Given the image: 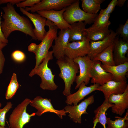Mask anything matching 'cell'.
I'll return each mask as SVG.
<instances>
[{
  "instance_id": "29",
  "label": "cell",
  "mask_w": 128,
  "mask_h": 128,
  "mask_svg": "<svg viewBox=\"0 0 128 128\" xmlns=\"http://www.w3.org/2000/svg\"><path fill=\"white\" fill-rule=\"evenodd\" d=\"M19 86L17 81V75L15 73H13L7 89L5 94L6 99L8 100L12 98L15 94Z\"/></svg>"
},
{
  "instance_id": "2",
  "label": "cell",
  "mask_w": 128,
  "mask_h": 128,
  "mask_svg": "<svg viewBox=\"0 0 128 128\" xmlns=\"http://www.w3.org/2000/svg\"><path fill=\"white\" fill-rule=\"evenodd\" d=\"M56 63L60 70L59 76L63 79L65 83L63 93L67 96L71 94V86L75 81L77 73L79 72V66L73 59L65 55L58 59Z\"/></svg>"
},
{
  "instance_id": "8",
  "label": "cell",
  "mask_w": 128,
  "mask_h": 128,
  "mask_svg": "<svg viewBox=\"0 0 128 128\" xmlns=\"http://www.w3.org/2000/svg\"><path fill=\"white\" fill-rule=\"evenodd\" d=\"M76 0H42L31 7H26L25 9L32 13L40 11H48L53 9L58 11L71 5Z\"/></svg>"
},
{
  "instance_id": "17",
  "label": "cell",
  "mask_w": 128,
  "mask_h": 128,
  "mask_svg": "<svg viewBox=\"0 0 128 128\" xmlns=\"http://www.w3.org/2000/svg\"><path fill=\"white\" fill-rule=\"evenodd\" d=\"M93 61L91 72V82L101 85L112 80V75L103 68L101 66V62L98 61Z\"/></svg>"
},
{
  "instance_id": "41",
  "label": "cell",
  "mask_w": 128,
  "mask_h": 128,
  "mask_svg": "<svg viewBox=\"0 0 128 128\" xmlns=\"http://www.w3.org/2000/svg\"><path fill=\"white\" fill-rule=\"evenodd\" d=\"M0 128H8L7 127H3L0 126Z\"/></svg>"
},
{
  "instance_id": "21",
  "label": "cell",
  "mask_w": 128,
  "mask_h": 128,
  "mask_svg": "<svg viewBox=\"0 0 128 128\" xmlns=\"http://www.w3.org/2000/svg\"><path fill=\"white\" fill-rule=\"evenodd\" d=\"M103 68L112 75V80L116 82L126 80V75L128 71V62L113 66L105 65L101 64Z\"/></svg>"
},
{
  "instance_id": "20",
  "label": "cell",
  "mask_w": 128,
  "mask_h": 128,
  "mask_svg": "<svg viewBox=\"0 0 128 128\" xmlns=\"http://www.w3.org/2000/svg\"><path fill=\"white\" fill-rule=\"evenodd\" d=\"M117 36L114 41L113 52V60L115 65L122 64L128 62L126 56L128 50V42L119 39Z\"/></svg>"
},
{
  "instance_id": "6",
  "label": "cell",
  "mask_w": 128,
  "mask_h": 128,
  "mask_svg": "<svg viewBox=\"0 0 128 128\" xmlns=\"http://www.w3.org/2000/svg\"><path fill=\"white\" fill-rule=\"evenodd\" d=\"M31 100L26 98L14 108L10 115L9 119L11 128H23L25 124L30 122L31 118L35 115V113L29 114L26 109Z\"/></svg>"
},
{
  "instance_id": "14",
  "label": "cell",
  "mask_w": 128,
  "mask_h": 128,
  "mask_svg": "<svg viewBox=\"0 0 128 128\" xmlns=\"http://www.w3.org/2000/svg\"><path fill=\"white\" fill-rule=\"evenodd\" d=\"M117 35L115 32L110 30V34L103 39L96 41H90V49L87 55L92 60L114 42Z\"/></svg>"
},
{
  "instance_id": "37",
  "label": "cell",
  "mask_w": 128,
  "mask_h": 128,
  "mask_svg": "<svg viewBox=\"0 0 128 128\" xmlns=\"http://www.w3.org/2000/svg\"><path fill=\"white\" fill-rule=\"evenodd\" d=\"M1 4H0V5ZM1 22L0 17V43L7 44L8 43V40L4 37L2 32L1 27Z\"/></svg>"
},
{
  "instance_id": "26",
  "label": "cell",
  "mask_w": 128,
  "mask_h": 128,
  "mask_svg": "<svg viewBox=\"0 0 128 128\" xmlns=\"http://www.w3.org/2000/svg\"><path fill=\"white\" fill-rule=\"evenodd\" d=\"M82 7L85 12L90 14H95L101 9V5L104 0H82Z\"/></svg>"
},
{
  "instance_id": "1",
  "label": "cell",
  "mask_w": 128,
  "mask_h": 128,
  "mask_svg": "<svg viewBox=\"0 0 128 128\" xmlns=\"http://www.w3.org/2000/svg\"><path fill=\"white\" fill-rule=\"evenodd\" d=\"M2 9L4 14L2 15L4 20L1 22V27L6 38L7 39L12 32L18 31L29 35L33 40H37L29 20L18 13L14 5L7 3Z\"/></svg>"
},
{
  "instance_id": "32",
  "label": "cell",
  "mask_w": 128,
  "mask_h": 128,
  "mask_svg": "<svg viewBox=\"0 0 128 128\" xmlns=\"http://www.w3.org/2000/svg\"><path fill=\"white\" fill-rule=\"evenodd\" d=\"M117 0H111L108 5L107 8L105 9L101 10L99 13L102 14H110L114 10L116 6Z\"/></svg>"
},
{
  "instance_id": "23",
  "label": "cell",
  "mask_w": 128,
  "mask_h": 128,
  "mask_svg": "<svg viewBox=\"0 0 128 128\" xmlns=\"http://www.w3.org/2000/svg\"><path fill=\"white\" fill-rule=\"evenodd\" d=\"M114 105V104L108 102L107 100H105L102 104L94 110L95 116L93 118L94 125L92 128H95L98 123H101L103 128H106L107 117L105 115L106 112L109 108Z\"/></svg>"
},
{
  "instance_id": "7",
  "label": "cell",
  "mask_w": 128,
  "mask_h": 128,
  "mask_svg": "<svg viewBox=\"0 0 128 128\" xmlns=\"http://www.w3.org/2000/svg\"><path fill=\"white\" fill-rule=\"evenodd\" d=\"M78 65L79 74L77 76L75 81L76 83L75 89L79 88L82 82L86 85L89 83L91 79V72L94 61L87 55L78 57L73 59Z\"/></svg>"
},
{
  "instance_id": "36",
  "label": "cell",
  "mask_w": 128,
  "mask_h": 128,
  "mask_svg": "<svg viewBox=\"0 0 128 128\" xmlns=\"http://www.w3.org/2000/svg\"><path fill=\"white\" fill-rule=\"evenodd\" d=\"M24 0H0V4L9 3L14 5L20 2L23 1Z\"/></svg>"
},
{
  "instance_id": "42",
  "label": "cell",
  "mask_w": 128,
  "mask_h": 128,
  "mask_svg": "<svg viewBox=\"0 0 128 128\" xmlns=\"http://www.w3.org/2000/svg\"><path fill=\"white\" fill-rule=\"evenodd\" d=\"M1 104L0 102V107H1Z\"/></svg>"
},
{
  "instance_id": "39",
  "label": "cell",
  "mask_w": 128,
  "mask_h": 128,
  "mask_svg": "<svg viewBox=\"0 0 128 128\" xmlns=\"http://www.w3.org/2000/svg\"><path fill=\"white\" fill-rule=\"evenodd\" d=\"M126 1V0H117L116 6L120 7H122Z\"/></svg>"
},
{
  "instance_id": "13",
  "label": "cell",
  "mask_w": 128,
  "mask_h": 128,
  "mask_svg": "<svg viewBox=\"0 0 128 128\" xmlns=\"http://www.w3.org/2000/svg\"><path fill=\"white\" fill-rule=\"evenodd\" d=\"M108 101L114 105L111 108L112 112L122 116L128 108V86L123 93L117 95L112 94L109 97Z\"/></svg>"
},
{
  "instance_id": "34",
  "label": "cell",
  "mask_w": 128,
  "mask_h": 128,
  "mask_svg": "<svg viewBox=\"0 0 128 128\" xmlns=\"http://www.w3.org/2000/svg\"><path fill=\"white\" fill-rule=\"evenodd\" d=\"M40 0H26L20 2L17 4L16 6L17 7L20 8H25L26 6L32 7L35 5L40 2Z\"/></svg>"
},
{
  "instance_id": "25",
  "label": "cell",
  "mask_w": 128,
  "mask_h": 128,
  "mask_svg": "<svg viewBox=\"0 0 128 128\" xmlns=\"http://www.w3.org/2000/svg\"><path fill=\"white\" fill-rule=\"evenodd\" d=\"M109 27L101 28H93L90 27L86 28L87 37L91 41H96L102 40L110 33Z\"/></svg>"
},
{
  "instance_id": "4",
  "label": "cell",
  "mask_w": 128,
  "mask_h": 128,
  "mask_svg": "<svg viewBox=\"0 0 128 128\" xmlns=\"http://www.w3.org/2000/svg\"><path fill=\"white\" fill-rule=\"evenodd\" d=\"M46 26L49 29L41 43L37 45L34 54L36 63L34 69L37 68L41 63L47 55L50 48L52 46V43L57 36L58 28L51 21L46 20Z\"/></svg>"
},
{
  "instance_id": "16",
  "label": "cell",
  "mask_w": 128,
  "mask_h": 128,
  "mask_svg": "<svg viewBox=\"0 0 128 128\" xmlns=\"http://www.w3.org/2000/svg\"><path fill=\"white\" fill-rule=\"evenodd\" d=\"M128 86L127 81L116 82L111 80L100 85L96 90L102 91L104 94L105 100H108L109 96L111 94L123 93Z\"/></svg>"
},
{
  "instance_id": "9",
  "label": "cell",
  "mask_w": 128,
  "mask_h": 128,
  "mask_svg": "<svg viewBox=\"0 0 128 128\" xmlns=\"http://www.w3.org/2000/svg\"><path fill=\"white\" fill-rule=\"evenodd\" d=\"M29 104L37 110L35 114L38 116H40L44 113L48 112L55 113L61 119L63 118V116L66 115L64 109L61 110L55 109L51 103L50 99L37 96L31 100Z\"/></svg>"
},
{
  "instance_id": "28",
  "label": "cell",
  "mask_w": 128,
  "mask_h": 128,
  "mask_svg": "<svg viewBox=\"0 0 128 128\" xmlns=\"http://www.w3.org/2000/svg\"><path fill=\"white\" fill-rule=\"evenodd\" d=\"M110 15L99 13L96 18L93 24L90 27L93 28H101L109 27L111 23L109 20Z\"/></svg>"
},
{
  "instance_id": "15",
  "label": "cell",
  "mask_w": 128,
  "mask_h": 128,
  "mask_svg": "<svg viewBox=\"0 0 128 128\" xmlns=\"http://www.w3.org/2000/svg\"><path fill=\"white\" fill-rule=\"evenodd\" d=\"M65 10V8L58 11L52 9L48 11H40L37 12L42 17L52 22L58 29L62 30L71 27V25L68 23L63 18V14Z\"/></svg>"
},
{
  "instance_id": "10",
  "label": "cell",
  "mask_w": 128,
  "mask_h": 128,
  "mask_svg": "<svg viewBox=\"0 0 128 128\" xmlns=\"http://www.w3.org/2000/svg\"><path fill=\"white\" fill-rule=\"evenodd\" d=\"M90 41L87 37L82 41L69 42L65 48V55L73 59L87 55L90 49Z\"/></svg>"
},
{
  "instance_id": "30",
  "label": "cell",
  "mask_w": 128,
  "mask_h": 128,
  "mask_svg": "<svg viewBox=\"0 0 128 128\" xmlns=\"http://www.w3.org/2000/svg\"><path fill=\"white\" fill-rule=\"evenodd\" d=\"M117 36L120 35L123 41L128 42V19L127 20L124 24L120 25L117 29Z\"/></svg>"
},
{
  "instance_id": "38",
  "label": "cell",
  "mask_w": 128,
  "mask_h": 128,
  "mask_svg": "<svg viewBox=\"0 0 128 128\" xmlns=\"http://www.w3.org/2000/svg\"><path fill=\"white\" fill-rule=\"evenodd\" d=\"M37 45L35 43H32L28 47V51L34 53L37 49Z\"/></svg>"
},
{
  "instance_id": "22",
  "label": "cell",
  "mask_w": 128,
  "mask_h": 128,
  "mask_svg": "<svg viewBox=\"0 0 128 128\" xmlns=\"http://www.w3.org/2000/svg\"><path fill=\"white\" fill-rule=\"evenodd\" d=\"M87 24L82 21L73 23L69 28V42L81 41L87 37L86 31Z\"/></svg>"
},
{
  "instance_id": "11",
  "label": "cell",
  "mask_w": 128,
  "mask_h": 128,
  "mask_svg": "<svg viewBox=\"0 0 128 128\" xmlns=\"http://www.w3.org/2000/svg\"><path fill=\"white\" fill-rule=\"evenodd\" d=\"M94 101V96L92 95L82 101L78 105L71 106L68 105L64 109L66 113H68L69 116L76 123H81V116L83 114H88L86 110L88 106Z\"/></svg>"
},
{
  "instance_id": "12",
  "label": "cell",
  "mask_w": 128,
  "mask_h": 128,
  "mask_svg": "<svg viewBox=\"0 0 128 128\" xmlns=\"http://www.w3.org/2000/svg\"><path fill=\"white\" fill-rule=\"evenodd\" d=\"M19 9L21 12L32 21L35 27L33 32L37 40L41 41L47 32L45 28L46 19L38 14L30 13L24 8Z\"/></svg>"
},
{
  "instance_id": "40",
  "label": "cell",
  "mask_w": 128,
  "mask_h": 128,
  "mask_svg": "<svg viewBox=\"0 0 128 128\" xmlns=\"http://www.w3.org/2000/svg\"><path fill=\"white\" fill-rule=\"evenodd\" d=\"M7 45V44L6 43H0V50H2V49Z\"/></svg>"
},
{
  "instance_id": "33",
  "label": "cell",
  "mask_w": 128,
  "mask_h": 128,
  "mask_svg": "<svg viewBox=\"0 0 128 128\" xmlns=\"http://www.w3.org/2000/svg\"><path fill=\"white\" fill-rule=\"evenodd\" d=\"M13 59L17 62H22L25 59L26 56L22 51L19 50H16L13 51L11 54Z\"/></svg>"
},
{
  "instance_id": "31",
  "label": "cell",
  "mask_w": 128,
  "mask_h": 128,
  "mask_svg": "<svg viewBox=\"0 0 128 128\" xmlns=\"http://www.w3.org/2000/svg\"><path fill=\"white\" fill-rule=\"evenodd\" d=\"M13 104L11 102H7L2 109L0 108V126L3 127L5 126V115L7 113L12 107Z\"/></svg>"
},
{
  "instance_id": "3",
  "label": "cell",
  "mask_w": 128,
  "mask_h": 128,
  "mask_svg": "<svg viewBox=\"0 0 128 128\" xmlns=\"http://www.w3.org/2000/svg\"><path fill=\"white\" fill-rule=\"evenodd\" d=\"M53 57L52 51H49L41 63L37 68L32 69L29 74L30 77L36 74L40 77L41 82L40 87L44 90L53 91L58 87L54 82L55 75L52 74L51 69L48 66L49 61L52 59Z\"/></svg>"
},
{
  "instance_id": "5",
  "label": "cell",
  "mask_w": 128,
  "mask_h": 128,
  "mask_svg": "<svg viewBox=\"0 0 128 128\" xmlns=\"http://www.w3.org/2000/svg\"><path fill=\"white\" fill-rule=\"evenodd\" d=\"M79 3V0H76L65 8L63 14L65 21L70 25L81 21H84L87 24L93 23L98 14H90L85 12L80 8Z\"/></svg>"
},
{
  "instance_id": "19",
  "label": "cell",
  "mask_w": 128,
  "mask_h": 128,
  "mask_svg": "<svg viewBox=\"0 0 128 128\" xmlns=\"http://www.w3.org/2000/svg\"><path fill=\"white\" fill-rule=\"evenodd\" d=\"M100 86L98 84L94 83L90 86H87L84 82H82L80 85L77 91L67 97L66 103L68 105H71L73 104L74 105H77L79 102L86 96L96 90Z\"/></svg>"
},
{
  "instance_id": "18",
  "label": "cell",
  "mask_w": 128,
  "mask_h": 128,
  "mask_svg": "<svg viewBox=\"0 0 128 128\" xmlns=\"http://www.w3.org/2000/svg\"><path fill=\"white\" fill-rule=\"evenodd\" d=\"M58 36L55 39V44L52 46V51L54 56L58 59L65 55V48L69 42V28L60 30Z\"/></svg>"
},
{
  "instance_id": "35",
  "label": "cell",
  "mask_w": 128,
  "mask_h": 128,
  "mask_svg": "<svg viewBox=\"0 0 128 128\" xmlns=\"http://www.w3.org/2000/svg\"><path fill=\"white\" fill-rule=\"evenodd\" d=\"M5 59L2 50H0V74L3 72Z\"/></svg>"
},
{
  "instance_id": "27",
  "label": "cell",
  "mask_w": 128,
  "mask_h": 128,
  "mask_svg": "<svg viewBox=\"0 0 128 128\" xmlns=\"http://www.w3.org/2000/svg\"><path fill=\"white\" fill-rule=\"evenodd\" d=\"M115 118L117 119L114 121L107 117L106 128H128V110L123 117L116 116Z\"/></svg>"
},
{
  "instance_id": "24",
  "label": "cell",
  "mask_w": 128,
  "mask_h": 128,
  "mask_svg": "<svg viewBox=\"0 0 128 128\" xmlns=\"http://www.w3.org/2000/svg\"><path fill=\"white\" fill-rule=\"evenodd\" d=\"M114 45V42L102 52L97 55L92 60L94 61H99L102 63V64L105 65H115L113 56Z\"/></svg>"
}]
</instances>
